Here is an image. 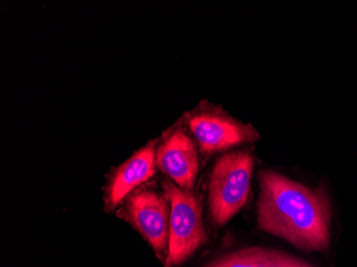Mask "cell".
Segmentation results:
<instances>
[{
  "mask_svg": "<svg viewBox=\"0 0 357 267\" xmlns=\"http://www.w3.org/2000/svg\"><path fill=\"white\" fill-rule=\"evenodd\" d=\"M258 224L307 252L330 245L331 206L323 188L312 190L274 171L259 176Z\"/></svg>",
  "mask_w": 357,
  "mask_h": 267,
  "instance_id": "cell-1",
  "label": "cell"
},
{
  "mask_svg": "<svg viewBox=\"0 0 357 267\" xmlns=\"http://www.w3.org/2000/svg\"><path fill=\"white\" fill-rule=\"evenodd\" d=\"M164 190L170 202L169 245L166 267L181 264L206 241L199 199L190 190L165 181Z\"/></svg>",
  "mask_w": 357,
  "mask_h": 267,
  "instance_id": "cell-3",
  "label": "cell"
},
{
  "mask_svg": "<svg viewBox=\"0 0 357 267\" xmlns=\"http://www.w3.org/2000/svg\"><path fill=\"white\" fill-rule=\"evenodd\" d=\"M156 153L154 144L144 146L124 162L112 176L108 186V208H114L123 200L126 194L135 190L142 183L149 180L154 174Z\"/></svg>",
  "mask_w": 357,
  "mask_h": 267,
  "instance_id": "cell-7",
  "label": "cell"
},
{
  "mask_svg": "<svg viewBox=\"0 0 357 267\" xmlns=\"http://www.w3.org/2000/svg\"><path fill=\"white\" fill-rule=\"evenodd\" d=\"M273 250L264 248L243 249L220 259L208 267H266Z\"/></svg>",
  "mask_w": 357,
  "mask_h": 267,
  "instance_id": "cell-8",
  "label": "cell"
},
{
  "mask_svg": "<svg viewBox=\"0 0 357 267\" xmlns=\"http://www.w3.org/2000/svg\"><path fill=\"white\" fill-rule=\"evenodd\" d=\"M188 126L200 148L206 153L224 151L257 138L256 130L250 126L220 114H197L188 121Z\"/></svg>",
  "mask_w": 357,
  "mask_h": 267,
  "instance_id": "cell-5",
  "label": "cell"
},
{
  "mask_svg": "<svg viewBox=\"0 0 357 267\" xmlns=\"http://www.w3.org/2000/svg\"><path fill=\"white\" fill-rule=\"evenodd\" d=\"M156 165L178 188L190 190L197 178V152L183 130H178L163 142L156 153Z\"/></svg>",
  "mask_w": 357,
  "mask_h": 267,
  "instance_id": "cell-6",
  "label": "cell"
},
{
  "mask_svg": "<svg viewBox=\"0 0 357 267\" xmlns=\"http://www.w3.org/2000/svg\"><path fill=\"white\" fill-rule=\"evenodd\" d=\"M266 267H314L300 259L294 257L288 256V254H282V252H272L270 260H268Z\"/></svg>",
  "mask_w": 357,
  "mask_h": 267,
  "instance_id": "cell-9",
  "label": "cell"
},
{
  "mask_svg": "<svg viewBox=\"0 0 357 267\" xmlns=\"http://www.w3.org/2000/svg\"><path fill=\"white\" fill-rule=\"evenodd\" d=\"M254 158L248 152L222 156L214 166L210 181V212L218 226L229 222L245 206L250 190Z\"/></svg>",
  "mask_w": 357,
  "mask_h": 267,
  "instance_id": "cell-2",
  "label": "cell"
},
{
  "mask_svg": "<svg viewBox=\"0 0 357 267\" xmlns=\"http://www.w3.org/2000/svg\"><path fill=\"white\" fill-rule=\"evenodd\" d=\"M128 220L153 247L160 258H165L169 245L170 212L165 199L152 190L132 194L126 206Z\"/></svg>",
  "mask_w": 357,
  "mask_h": 267,
  "instance_id": "cell-4",
  "label": "cell"
}]
</instances>
